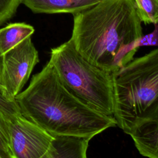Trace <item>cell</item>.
Returning a JSON list of instances; mask_svg holds the SVG:
<instances>
[{
  "label": "cell",
  "mask_w": 158,
  "mask_h": 158,
  "mask_svg": "<svg viewBox=\"0 0 158 158\" xmlns=\"http://www.w3.org/2000/svg\"><path fill=\"white\" fill-rule=\"evenodd\" d=\"M73 15L70 40L86 60L114 72L132 60L143 36L134 0H101Z\"/></svg>",
  "instance_id": "1"
},
{
  "label": "cell",
  "mask_w": 158,
  "mask_h": 158,
  "mask_svg": "<svg viewBox=\"0 0 158 158\" xmlns=\"http://www.w3.org/2000/svg\"><path fill=\"white\" fill-rule=\"evenodd\" d=\"M15 101L22 116L53 136L91 139L117 125L114 117L98 112L70 92L49 60Z\"/></svg>",
  "instance_id": "2"
},
{
  "label": "cell",
  "mask_w": 158,
  "mask_h": 158,
  "mask_svg": "<svg viewBox=\"0 0 158 158\" xmlns=\"http://www.w3.org/2000/svg\"><path fill=\"white\" fill-rule=\"evenodd\" d=\"M114 117L128 135L158 121V48L112 72Z\"/></svg>",
  "instance_id": "3"
},
{
  "label": "cell",
  "mask_w": 158,
  "mask_h": 158,
  "mask_svg": "<svg viewBox=\"0 0 158 158\" xmlns=\"http://www.w3.org/2000/svg\"><path fill=\"white\" fill-rule=\"evenodd\" d=\"M49 61L70 92L98 112L114 117L112 72L86 60L70 39L51 49Z\"/></svg>",
  "instance_id": "4"
},
{
  "label": "cell",
  "mask_w": 158,
  "mask_h": 158,
  "mask_svg": "<svg viewBox=\"0 0 158 158\" xmlns=\"http://www.w3.org/2000/svg\"><path fill=\"white\" fill-rule=\"evenodd\" d=\"M39 61L38 52L31 36L3 55L0 85L10 99L15 100L20 93Z\"/></svg>",
  "instance_id": "5"
},
{
  "label": "cell",
  "mask_w": 158,
  "mask_h": 158,
  "mask_svg": "<svg viewBox=\"0 0 158 158\" xmlns=\"http://www.w3.org/2000/svg\"><path fill=\"white\" fill-rule=\"evenodd\" d=\"M10 146L14 158H40L54 137L22 115L9 123Z\"/></svg>",
  "instance_id": "6"
},
{
  "label": "cell",
  "mask_w": 158,
  "mask_h": 158,
  "mask_svg": "<svg viewBox=\"0 0 158 158\" xmlns=\"http://www.w3.org/2000/svg\"><path fill=\"white\" fill-rule=\"evenodd\" d=\"M46 153L40 158H88L89 138L54 135Z\"/></svg>",
  "instance_id": "7"
},
{
  "label": "cell",
  "mask_w": 158,
  "mask_h": 158,
  "mask_svg": "<svg viewBox=\"0 0 158 158\" xmlns=\"http://www.w3.org/2000/svg\"><path fill=\"white\" fill-rule=\"evenodd\" d=\"M101 0H21L34 13L75 14L88 9Z\"/></svg>",
  "instance_id": "8"
},
{
  "label": "cell",
  "mask_w": 158,
  "mask_h": 158,
  "mask_svg": "<svg viewBox=\"0 0 158 158\" xmlns=\"http://www.w3.org/2000/svg\"><path fill=\"white\" fill-rule=\"evenodd\" d=\"M34 28L25 23H12L0 29V51L2 55L34 33Z\"/></svg>",
  "instance_id": "9"
},
{
  "label": "cell",
  "mask_w": 158,
  "mask_h": 158,
  "mask_svg": "<svg viewBox=\"0 0 158 158\" xmlns=\"http://www.w3.org/2000/svg\"><path fill=\"white\" fill-rule=\"evenodd\" d=\"M136 12L141 22L158 24V0H134Z\"/></svg>",
  "instance_id": "10"
},
{
  "label": "cell",
  "mask_w": 158,
  "mask_h": 158,
  "mask_svg": "<svg viewBox=\"0 0 158 158\" xmlns=\"http://www.w3.org/2000/svg\"><path fill=\"white\" fill-rule=\"evenodd\" d=\"M10 120L0 110V156L14 158L10 146Z\"/></svg>",
  "instance_id": "11"
},
{
  "label": "cell",
  "mask_w": 158,
  "mask_h": 158,
  "mask_svg": "<svg viewBox=\"0 0 158 158\" xmlns=\"http://www.w3.org/2000/svg\"><path fill=\"white\" fill-rule=\"evenodd\" d=\"M0 110L10 120L21 115L19 106L15 100L10 99L0 86Z\"/></svg>",
  "instance_id": "12"
},
{
  "label": "cell",
  "mask_w": 158,
  "mask_h": 158,
  "mask_svg": "<svg viewBox=\"0 0 158 158\" xmlns=\"http://www.w3.org/2000/svg\"><path fill=\"white\" fill-rule=\"evenodd\" d=\"M20 4L21 0H0V25L15 15Z\"/></svg>",
  "instance_id": "13"
},
{
  "label": "cell",
  "mask_w": 158,
  "mask_h": 158,
  "mask_svg": "<svg viewBox=\"0 0 158 158\" xmlns=\"http://www.w3.org/2000/svg\"><path fill=\"white\" fill-rule=\"evenodd\" d=\"M146 46L158 45V26L156 25L153 32L144 36Z\"/></svg>",
  "instance_id": "14"
},
{
  "label": "cell",
  "mask_w": 158,
  "mask_h": 158,
  "mask_svg": "<svg viewBox=\"0 0 158 158\" xmlns=\"http://www.w3.org/2000/svg\"><path fill=\"white\" fill-rule=\"evenodd\" d=\"M2 64H3V55L2 54V53L0 51V81H1V72H2Z\"/></svg>",
  "instance_id": "15"
},
{
  "label": "cell",
  "mask_w": 158,
  "mask_h": 158,
  "mask_svg": "<svg viewBox=\"0 0 158 158\" xmlns=\"http://www.w3.org/2000/svg\"><path fill=\"white\" fill-rule=\"evenodd\" d=\"M0 158H2V157H1V156H0Z\"/></svg>",
  "instance_id": "16"
}]
</instances>
